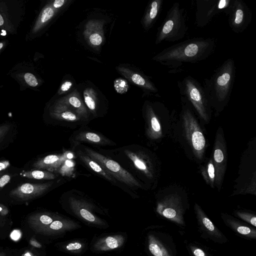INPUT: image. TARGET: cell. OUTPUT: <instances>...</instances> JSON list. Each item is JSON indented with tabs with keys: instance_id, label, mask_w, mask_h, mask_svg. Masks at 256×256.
<instances>
[{
	"instance_id": "cell-45",
	"label": "cell",
	"mask_w": 256,
	"mask_h": 256,
	"mask_svg": "<svg viewBox=\"0 0 256 256\" xmlns=\"http://www.w3.org/2000/svg\"><path fill=\"white\" fill-rule=\"evenodd\" d=\"M4 22V18L0 14V26L2 25Z\"/></svg>"
},
{
	"instance_id": "cell-35",
	"label": "cell",
	"mask_w": 256,
	"mask_h": 256,
	"mask_svg": "<svg viewBox=\"0 0 256 256\" xmlns=\"http://www.w3.org/2000/svg\"><path fill=\"white\" fill-rule=\"evenodd\" d=\"M40 221L44 224H48L52 222V219L47 215H42L40 217Z\"/></svg>"
},
{
	"instance_id": "cell-27",
	"label": "cell",
	"mask_w": 256,
	"mask_h": 256,
	"mask_svg": "<svg viewBox=\"0 0 256 256\" xmlns=\"http://www.w3.org/2000/svg\"><path fill=\"white\" fill-rule=\"evenodd\" d=\"M24 78L26 82L30 86H36L38 84L36 77L31 73H26L24 76Z\"/></svg>"
},
{
	"instance_id": "cell-22",
	"label": "cell",
	"mask_w": 256,
	"mask_h": 256,
	"mask_svg": "<svg viewBox=\"0 0 256 256\" xmlns=\"http://www.w3.org/2000/svg\"><path fill=\"white\" fill-rule=\"evenodd\" d=\"M21 175L28 178L36 180H53L56 175L52 172L42 170H32L24 172Z\"/></svg>"
},
{
	"instance_id": "cell-33",
	"label": "cell",
	"mask_w": 256,
	"mask_h": 256,
	"mask_svg": "<svg viewBox=\"0 0 256 256\" xmlns=\"http://www.w3.org/2000/svg\"><path fill=\"white\" fill-rule=\"evenodd\" d=\"M202 222L204 226L210 231H213L214 227L211 221L207 218H202Z\"/></svg>"
},
{
	"instance_id": "cell-21",
	"label": "cell",
	"mask_w": 256,
	"mask_h": 256,
	"mask_svg": "<svg viewBox=\"0 0 256 256\" xmlns=\"http://www.w3.org/2000/svg\"><path fill=\"white\" fill-rule=\"evenodd\" d=\"M200 172L206 183L214 188L215 184L216 170L212 158L209 160L206 166L202 167Z\"/></svg>"
},
{
	"instance_id": "cell-13",
	"label": "cell",
	"mask_w": 256,
	"mask_h": 256,
	"mask_svg": "<svg viewBox=\"0 0 256 256\" xmlns=\"http://www.w3.org/2000/svg\"><path fill=\"white\" fill-rule=\"evenodd\" d=\"M74 142L88 143L96 146L114 145V142L104 136L88 130H82L76 134L72 138Z\"/></svg>"
},
{
	"instance_id": "cell-11",
	"label": "cell",
	"mask_w": 256,
	"mask_h": 256,
	"mask_svg": "<svg viewBox=\"0 0 256 256\" xmlns=\"http://www.w3.org/2000/svg\"><path fill=\"white\" fill-rule=\"evenodd\" d=\"M124 152L137 170L149 178L153 177L152 166L146 154L142 152L130 150H125Z\"/></svg>"
},
{
	"instance_id": "cell-26",
	"label": "cell",
	"mask_w": 256,
	"mask_h": 256,
	"mask_svg": "<svg viewBox=\"0 0 256 256\" xmlns=\"http://www.w3.org/2000/svg\"><path fill=\"white\" fill-rule=\"evenodd\" d=\"M74 163L70 160L66 158L63 164L58 170L62 175H70L74 170Z\"/></svg>"
},
{
	"instance_id": "cell-2",
	"label": "cell",
	"mask_w": 256,
	"mask_h": 256,
	"mask_svg": "<svg viewBox=\"0 0 256 256\" xmlns=\"http://www.w3.org/2000/svg\"><path fill=\"white\" fill-rule=\"evenodd\" d=\"M236 66L232 58L224 61L209 78L204 80L203 90L210 107L221 110L228 104L233 88Z\"/></svg>"
},
{
	"instance_id": "cell-41",
	"label": "cell",
	"mask_w": 256,
	"mask_h": 256,
	"mask_svg": "<svg viewBox=\"0 0 256 256\" xmlns=\"http://www.w3.org/2000/svg\"><path fill=\"white\" fill-rule=\"evenodd\" d=\"M194 254L196 256H205L204 252L200 248L196 249L194 252Z\"/></svg>"
},
{
	"instance_id": "cell-40",
	"label": "cell",
	"mask_w": 256,
	"mask_h": 256,
	"mask_svg": "<svg viewBox=\"0 0 256 256\" xmlns=\"http://www.w3.org/2000/svg\"><path fill=\"white\" fill-rule=\"evenodd\" d=\"M20 232L19 230H15L12 232L11 234V238L13 240H16L20 238Z\"/></svg>"
},
{
	"instance_id": "cell-29",
	"label": "cell",
	"mask_w": 256,
	"mask_h": 256,
	"mask_svg": "<svg viewBox=\"0 0 256 256\" xmlns=\"http://www.w3.org/2000/svg\"><path fill=\"white\" fill-rule=\"evenodd\" d=\"M90 41L92 44L95 46H98L102 42V38L98 34L94 33L90 36Z\"/></svg>"
},
{
	"instance_id": "cell-36",
	"label": "cell",
	"mask_w": 256,
	"mask_h": 256,
	"mask_svg": "<svg viewBox=\"0 0 256 256\" xmlns=\"http://www.w3.org/2000/svg\"><path fill=\"white\" fill-rule=\"evenodd\" d=\"M238 232L242 234H247L250 232V230L249 228L244 226H240L238 228Z\"/></svg>"
},
{
	"instance_id": "cell-12",
	"label": "cell",
	"mask_w": 256,
	"mask_h": 256,
	"mask_svg": "<svg viewBox=\"0 0 256 256\" xmlns=\"http://www.w3.org/2000/svg\"><path fill=\"white\" fill-rule=\"evenodd\" d=\"M145 108L146 119L147 125L146 135L152 140L160 138L162 136V130L154 104L150 103H147Z\"/></svg>"
},
{
	"instance_id": "cell-8",
	"label": "cell",
	"mask_w": 256,
	"mask_h": 256,
	"mask_svg": "<svg viewBox=\"0 0 256 256\" xmlns=\"http://www.w3.org/2000/svg\"><path fill=\"white\" fill-rule=\"evenodd\" d=\"M232 0H196V23L198 26H206L221 10L229 6Z\"/></svg>"
},
{
	"instance_id": "cell-31",
	"label": "cell",
	"mask_w": 256,
	"mask_h": 256,
	"mask_svg": "<svg viewBox=\"0 0 256 256\" xmlns=\"http://www.w3.org/2000/svg\"><path fill=\"white\" fill-rule=\"evenodd\" d=\"M10 126L8 125H2L0 126V141L6 136L9 131Z\"/></svg>"
},
{
	"instance_id": "cell-46",
	"label": "cell",
	"mask_w": 256,
	"mask_h": 256,
	"mask_svg": "<svg viewBox=\"0 0 256 256\" xmlns=\"http://www.w3.org/2000/svg\"><path fill=\"white\" fill-rule=\"evenodd\" d=\"M4 44L2 42H0V50L3 47Z\"/></svg>"
},
{
	"instance_id": "cell-34",
	"label": "cell",
	"mask_w": 256,
	"mask_h": 256,
	"mask_svg": "<svg viewBox=\"0 0 256 256\" xmlns=\"http://www.w3.org/2000/svg\"><path fill=\"white\" fill-rule=\"evenodd\" d=\"M10 176L8 174H4L0 178V188L5 186L10 180Z\"/></svg>"
},
{
	"instance_id": "cell-30",
	"label": "cell",
	"mask_w": 256,
	"mask_h": 256,
	"mask_svg": "<svg viewBox=\"0 0 256 256\" xmlns=\"http://www.w3.org/2000/svg\"><path fill=\"white\" fill-rule=\"evenodd\" d=\"M82 247V244L78 242H74L68 244L66 246V249L69 251L78 250Z\"/></svg>"
},
{
	"instance_id": "cell-4",
	"label": "cell",
	"mask_w": 256,
	"mask_h": 256,
	"mask_svg": "<svg viewBox=\"0 0 256 256\" xmlns=\"http://www.w3.org/2000/svg\"><path fill=\"white\" fill-rule=\"evenodd\" d=\"M178 86L181 98L190 104L200 118L208 122L211 107L206 97L202 86L194 78L187 76L178 82Z\"/></svg>"
},
{
	"instance_id": "cell-42",
	"label": "cell",
	"mask_w": 256,
	"mask_h": 256,
	"mask_svg": "<svg viewBox=\"0 0 256 256\" xmlns=\"http://www.w3.org/2000/svg\"><path fill=\"white\" fill-rule=\"evenodd\" d=\"M30 244L35 246V247H36V248H40L42 246L40 245V244L38 243L37 242H36V240H31L30 242Z\"/></svg>"
},
{
	"instance_id": "cell-7",
	"label": "cell",
	"mask_w": 256,
	"mask_h": 256,
	"mask_svg": "<svg viewBox=\"0 0 256 256\" xmlns=\"http://www.w3.org/2000/svg\"><path fill=\"white\" fill-rule=\"evenodd\" d=\"M224 12L228 16L229 26L236 33L242 32L251 22V11L242 0H232Z\"/></svg>"
},
{
	"instance_id": "cell-15",
	"label": "cell",
	"mask_w": 256,
	"mask_h": 256,
	"mask_svg": "<svg viewBox=\"0 0 256 256\" xmlns=\"http://www.w3.org/2000/svg\"><path fill=\"white\" fill-rule=\"evenodd\" d=\"M50 114L55 119L68 122H76L82 118L74 111L70 109L68 106L61 103L56 104Z\"/></svg>"
},
{
	"instance_id": "cell-37",
	"label": "cell",
	"mask_w": 256,
	"mask_h": 256,
	"mask_svg": "<svg viewBox=\"0 0 256 256\" xmlns=\"http://www.w3.org/2000/svg\"><path fill=\"white\" fill-rule=\"evenodd\" d=\"M72 83L70 82H64L60 86V90L62 92L68 90L72 86Z\"/></svg>"
},
{
	"instance_id": "cell-44",
	"label": "cell",
	"mask_w": 256,
	"mask_h": 256,
	"mask_svg": "<svg viewBox=\"0 0 256 256\" xmlns=\"http://www.w3.org/2000/svg\"><path fill=\"white\" fill-rule=\"evenodd\" d=\"M250 223L254 226H256V217L254 216L251 218L250 220Z\"/></svg>"
},
{
	"instance_id": "cell-32",
	"label": "cell",
	"mask_w": 256,
	"mask_h": 256,
	"mask_svg": "<svg viewBox=\"0 0 256 256\" xmlns=\"http://www.w3.org/2000/svg\"><path fill=\"white\" fill-rule=\"evenodd\" d=\"M63 223L60 220H55L52 222L50 225V228L54 230H58L63 227Z\"/></svg>"
},
{
	"instance_id": "cell-1",
	"label": "cell",
	"mask_w": 256,
	"mask_h": 256,
	"mask_svg": "<svg viewBox=\"0 0 256 256\" xmlns=\"http://www.w3.org/2000/svg\"><path fill=\"white\" fill-rule=\"evenodd\" d=\"M216 45L214 38H190L163 50L153 60L176 68L183 63L194 64L206 59L214 53Z\"/></svg>"
},
{
	"instance_id": "cell-28",
	"label": "cell",
	"mask_w": 256,
	"mask_h": 256,
	"mask_svg": "<svg viewBox=\"0 0 256 256\" xmlns=\"http://www.w3.org/2000/svg\"><path fill=\"white\" fill-rule=\"evenodd\" d=\"M149 250L150 252L154 256H162L163 253L160 247L154 243H152L149 245Z\"/></svg>"
},
{
	"instance_id": "cell-9",
	"label": "cell",
	"mask_w": 256,
	"mask_h": 256,
	"mask_svg": "<svg viewBox=\"0 0 256 256\" xmlns=\"http://www.w3.org/2000/svg\"><path fill=\"white\" fill-rule=\"evenodd\" d=\"M212 159L216 170L215 184L220 190L227 163L226 144L221 128H218L216 132Z\"/></svg>"
},
{
	"instance_id": "cell-39",
	"label": "cell",
	"mask_w": 256,
	"mask_h": 256,
	"mask_svg": "<svg viewBox=\"0 0 256 256\" xmlns=\"http://www.w3.org/2000/svg\"><path fill=\"white\" fill-rule=\"evenodd\" d=\"M64 0H56L53 2V6L54 8H60L64 5Z\"/></svg>"
},
{
	"instance_id": "cell-19",
	"label": "cell",
	"mask_w": 256,
	"mask_h": 256,
	"mask_svg": "<svg viewBox=\"0 0 256 256\" xmlns=\"http://www.w3.org/2000/svg\"><path fill=\"white\" fill-rule=\"evenodd\" d=\"M60 103L72 106L74 110L82 118H88V112L80 100L76 96H72L68 98L66 100H62Z\"/></svg>"
},
{
	"instance_id": "cell-24",
	"label": "cell",
	"mask_w": 256,
	"mask_h": 256,
	"mask_svg": "<svg viewBox=\"0 0 256 256\" xmlns=\"http://www.w3.org/2000/svg\"><path fill=\"white\" fill-rule=\"evenodd\" d=\"M84 97L86 106L90 112L93 114H95L97 108V104L94 90L92 88L86 89L84 92Z\"/></svg>"
},
{
	"instance_id": "cell-25",
	"label": "cell",
	"mask_w": 256,
	"mask_h": 256,
	"mask_svg": "<svg viewBox=\"0 0 256 256\" xmlns=\"http://www.w3.org/2000/svg\"><path fill=\"white\" fill-rule=\"evenodd\" d=\"M114 88L118 93L122 94L126 92L128 88L127 82L122 78H117L114 81Z\"/></svg>"
},
{
	"instance_id": "cell-5",
	"label": "cell",
	"mask_w": 256,
	"mask_h": 256,
	"mask_svg": "<svg viewBox=\"0 0 256 256\" xmlns=\"http://www.w3.org/2000/svg\"><path fill=\"white\" fill-rule=\"evenodd\" d=\"M182 118L186 138L196 157L202 160L206 149L204 136L188 104L182 100Z\"/></svg>"
},
{
	"instance_id": "cell-38",
	"label": "cell",
	"mask_w": 256,
	"mask_h": 256,
	"mask_svg": "<svg viewBox=\"0 0 256 256\" xmlns=\"http://www.w3.org/2000/svg\"><path fill=\"white\" fill-rule=\"evenodd\" d=\"M10 165V162L8 160H4L0 162V172L6 170Z\"/></svg>"
},
{
	"instance_id": "cell-10",
	"label": "cell",
	"mask_w": 256,
	"mask_h": 256,
	"mask_svg": "<svg viewBox=\"0 0 256 256\" xmlns=\"http://www.w3.org/2000/svg\"><path fill=\"white\" fill-rule=\"evenodd\" d=\"M52 182L44 184H23L12 190L10 194L21 198H30L40 195L46 192Z\"/></svg>"
},
{
	"instance_id": "cell-6",
	"label": "cell",
	"mask_w": 256,
	"mask_h": 256,
	"mask_svg": "<svg viewBox=\"0 0 256 256\" xmlns=\"http://www.w3.org/2000/svg\"><path fill=\"white\" fill-rule=\"evenodd\" d=\"M84 152L114 179L130 186L142 187L134 177L116 162L88 148H84Z\"/></svg>"
},
{
	"instance_id": "cell-23",
	"label": "cell",
	"mask_w": 256,
	"mask_h": 256,
	"mask_svg": "<svg viewBox=\"0 0 256 256\" xmlns=\"http://www.w3.org/2000/svg\"><path fill=\"white\" fill-rule=\"evenodd\" d=\"M54 14V10L51 6H47L42 11L33 28L34 32H36L44 26Z\"/></svg>"
},
{
	"instance_id": "cell-14",
	"label": "cell",
	"mask_w": 256,
	"mask_h": 256,
	"mask_svg": "<svg viewBox=\"0 0 256 256\" xmlns=\"http://www.w3.org/2000/svg\"><path fill=\"white\" fill-rule=\"evenodd\" d=\"M66 159V154H52L38 160L33 166L38 169L50 172L58 171Z\"/></svg>"
},
{
	"instance_id": "cell-18",
	"label": "cell",
	"mask_w": 256,
	"mask_h": 256,
	"mask_svg": "<svg viewBox=\"0 0 256 256\" xmlns=\"http://www.w3.org/2000/svg\"><path fill=\"white\" fill-rule=\"evenodd\" d=\"M124 242L122 236H108L100 240L96 244V248L100 250H108L120 247Z\"/></svg>"
},
{
	"instance_id": "cell-3",
	"label": "cell",
	"mask_w": 256,
	"mask_h": 256,
	"mask_svg": "<svg viewBox=\"0 0 256 256\" xmlns=\"http://www.w3.org/2000/svg\"><path fill=\"white\" fill-rule=\"evenodd\" d=\"M186 12L178 2H174L168 11L161 26L158 28L156 44L175 42L183 38L188 30Z\"/></svg>"
},
{
	"instance_id": "cell-43",
	"label": "cell",
	"mask_w": 256,
	"mask_h": 256,
	"mask_svg": "<svg viewBox=\"0 0 256 256\" xmlns=\"http://www.w3.org/2000/svg\"><path fill=\"white\" fill-rule=\"evenodd\" d=\"M65 154L67 159H72L74 158V154L70 152H66Z\"/></svg>"
},
{
	"instance_id": "cell-16",
	"label": "cell",
	"mask_w": 256,
	"mask_h": 256,
	"mask_svg": "<svg viewBox=\"0 0 256 256\" xmlns=\"http://www.w3.org/2000/svg\"><path fill=\"white\" fill-rule=\"evenodd\" d=\"M77 154L80 160L95 173L112 182H116L112 176L106 172L96 162L90 158L84 152L78 150L77 152Z\"/></svg>"
},
{
	"instance_id": "cell-17",
	"label": "cell",
	"mask_w": 256,
	"mask_h": 256,
	"mask_svg": "<svg viewBox=\"0 0 256 256\" xmlns=\"http://www.w3.org/2000/svg\"><path fill=\"white\" fill-rule=\"evenodd\" d=\"M162 4L163 0H154L150 2L144 20L146 28H150L156 21L162 8Z\"/></svg>"
},
{
	"instance_id": "cell-20",
	"label": "cell",
	"mask_w": 256,
	"mask_h": 256,
	"mask_svg": "<svg viewBox=\"0 0 256 256\" xmlns=\"http://www.w3.org/2000/svg\"><path fill=\"white\" fill-rule=\"evenodd\" d=\"M70 202L74 210L85 220L90 222H94V216L88 210L84 204L74 198H70Z\"/></svg>"
}]
</instances>
